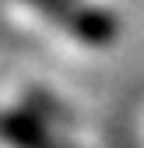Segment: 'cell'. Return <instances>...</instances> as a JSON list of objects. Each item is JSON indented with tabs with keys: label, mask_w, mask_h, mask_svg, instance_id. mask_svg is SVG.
I'll list each match as a JSON object with an SVG mask.
<instances>
[{
	"label": "cell",
	"mask_w": 144,
	"mask_h": 148,
	"mask_svg": "<svg viewBox=\"0 0 144 148\" xmlns=\"http://www.w3.org/2000/svg\"><path fill=\"white\" fill-rule=\"evenodd\" d=\"M28 4L39 7L42 14H56L70 32H77L81 39H88V42H109L116 35L113 18H105L98 11H74L67 0H28Z\"/></svg>",
	"instance_id": "1"
}]
</instances>
